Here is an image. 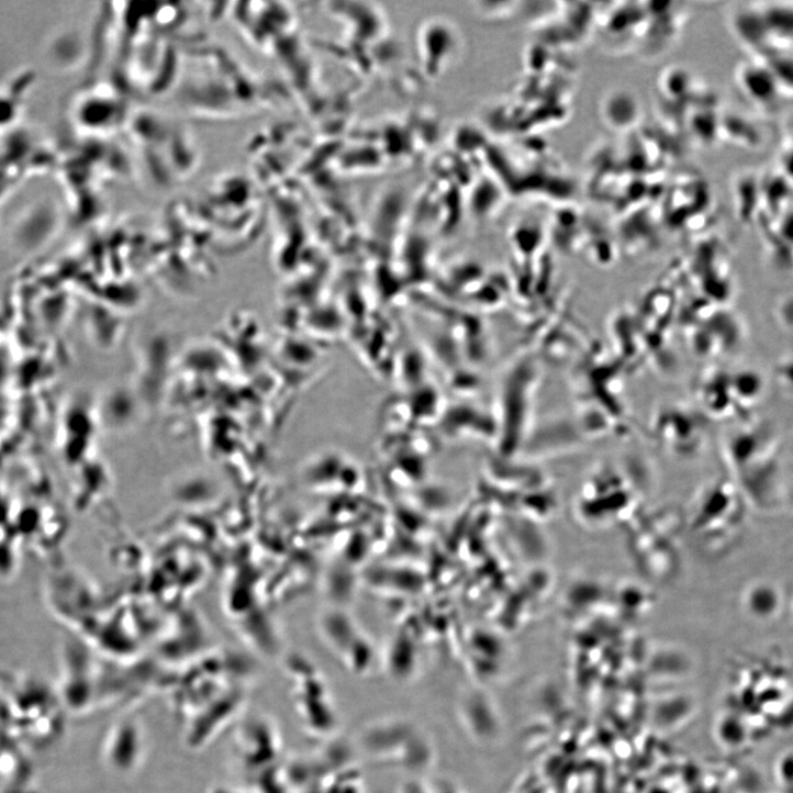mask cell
<instances>
[{
  "label": "cell",
  "mask_w": 793,
  "mask_h": 793,
  "mask_svg": "<svg viewBox=\"0 0 793 793\" xmlns=\"http://www.w3.org/2000/svg\"><path fill=\"white\" fill-rule=\"evenodd\" d=\"M145 752V737L142 727L133 721H125L112 728L104 745L108 764L116 772L136 770Z\"/></svg>",
  "instance_id": "cell-1"
},
{
  "label": "cell",
  "mask_w": 793,
  "mask_h": 793,
  "mask_svg": "<svg viewBox=\"0 0 793 793\" xmlns=\"http://www.w3.org/2000/svg\"><path fill=\"white\" fill-rule=\"evenodd\" d=\"M744 606L756 621L773 619L781 608L779 590L769 583L752 584L745 594Z\"/></svg>",
  "instance_id": "cell-3"
},
{
  "label": "cell",
  "mask_w": 793,
  "mask_h": 793,
  "mask_svg": "<svg viewBox=\"0 0 793 793\" xmlns=\"http://www.w3.org/2000/svg\"><path fill=\"white\" fill-rule=\"evenodd\" d=\"M762 35L793 45V4H769L756 10Z\"/></svg>",
  "instance_id": "cell-2"
}]
</instances>
